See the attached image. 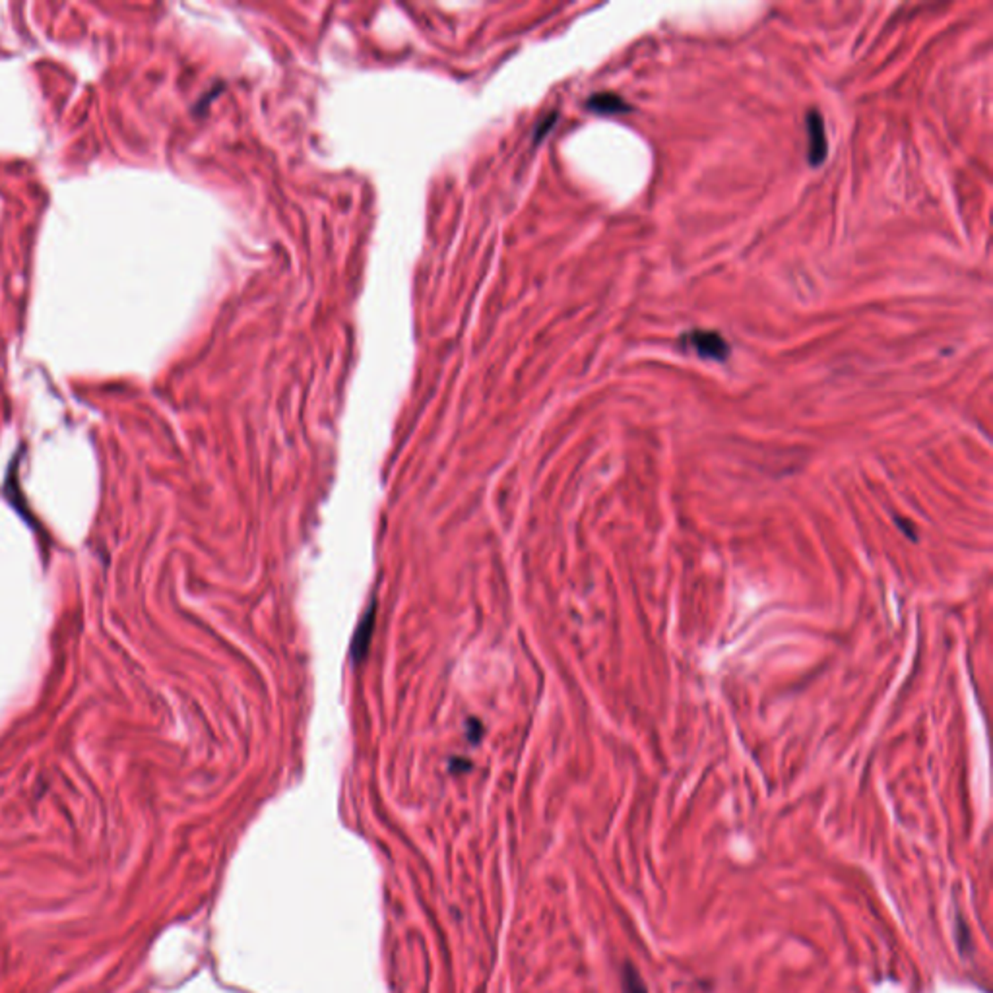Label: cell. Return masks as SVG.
<instances>
[{
  "mask_svg": "<svg viewBox=\"0 0 993 993\" xmlns=\"http://www.w3.org/2000/svg\"><path fill=\"white\" fill-rule=\"evenodd\" d=\"M588 109L600 115H619L633 111V107L623 98L615 96V93H595V96L588 99Z\"/></svg>",
  "mask_w": 993,
  "mask_h": 993,
  "instance_id": "3957f363",
  "label": "cell"
},
{
  "mask_svg": "<svg viewBox=\"0 0 993 993\" xmlns=\"http://www.w3.org/2000/svg\"><path fill=\"white\" fill-rule=\"evenodd\" d=\"M621 982H623V993H648L638 971H635V966H630V964L625 966Z\"/></svg>",
  "mask_w": 993,
  "mask_h": 993,
  "instance_id": "277c9868",
  "label": "cell"
},
{
  "mask_svg": "<svg viewBox=\"0 0 993 993\" xmlns=\"http://www.w3.org/2000/svg\"><path fill=\"white\" fill-rule=\"evenodd\" d=\"M805 131H808V159L813 167H819L828 154L825 121L819 111L811 109L805 116Z\"/></svg>",
  "mask_w": 993,
  "mask_h": 993,
  "instance_id": "7a4b0ae2",
  "label": "cell"
},
{
  "mask_svg": "<svg viewBox=\"0 0 993 993\" xmlns=\"http://www.w3.org/2000/svg\"><path fill=\"white\" fill-rule=\"evenodd\" d=\"M685 346H689L693 352L703 359H715L723 361L730 355V346L718 332L708 330H693L683 338Z\"/></svg>",
  "mask_w": 993,
  "mask_h": 993,
  "instance_id": "6da1fadb",
  "label": "cell"
}]
</instances>
